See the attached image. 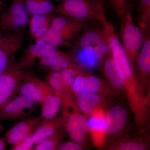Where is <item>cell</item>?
Segmentation results:
<instances>
[{"label":"cell","mask_w":150,"mask_h":150,"mask_svg":"<svg viewBox=\"0 0 150 150\" xmlns=\"http://www.w3.org/2000/svg\"><path fill=\"white\" fill-rule=\"evenodd\" d=\"M78 46L81 49L92 53L99 61L110 54L102 29L91 30L83 33L79 39Z\"/></svg>","instance_id":"52a82bcc"},{"label":"cell","mask_w":150,"mask_h":150,"mask_svg":"<svg viewBox=\"0 0 150 150\" xmlns=\"http://www.w3.org/2000/svg\"><path fill=\"white\" fill-rule=\"evenodd\" d=\"M6 147V142L4 138L0 137V150H4Z\"/></svg>","instance_id":"e575fe53"},{"label":"cell","mask_w":150,"mask_h":150,"mask_svg":"<svg viewBox=\"0 0 150 150\" xmlns=\"http://www.w3.org/2000/svg\"><path fill=\"white\" fill-rule=\"evenodd\" d=\"M5 130V127L4 126H3L2 124H1V121H0V134L3 131Z\"/></svg>","instance_id":"d590c367"},{"label":"cell","mask_w":150,"mask_h":150,"mask_svg":"<svg viewBox=\"0 0 150 150\" xmlns=\"http://www.w3.org/2000/svg\"><path fill=\"white\" fill-rule=\"evenodd\" d=\"M136 62L141 79L144 80L149 77L150 74V38L149 33L144 34L143 43Z\"/></svg>","instance_id":"ffe728a7"},{"label":"cell","mask_w":150,"mask_h":150,"mask_svg":"<svg viewBox=\"0 0 150 150\" xmlns=\"http://www.w3.org/2000/svg\"><path fill=\"white\" fill-rule=\"evenodd\" d=\"M114 59L123 72L125 79L124 91L134 115L135 123L142 130L148 124L149 109L148 101L139 79L134 72L133 65L124 52L117 53Z\"/></svg>","instance_id":"6da1fadb"},{"label":"cell","mask_w":150,"mask_h":150,"mask_svg":"<svg viewBox=\"0 0 150 150\" xmlns=\"http://www.w3.org/2000/svg\"><path fill=\"white\" fill-rule=\"evenodd\" d=\"M103 6L98 0H64L54 11L73 21L86 23L98 20Z\"/></svg>","instance_id":"7a4b0ae2"},{"label":"cell","mask_w":150,"mask_h":150,"mask_svg":"<svg viewBox=\"0 0 150 150\" xmlns=\"http://www.w3.org/2000/svg\"><path fill=\"white\" fill-rule=\"evenodd\" d=\"M106 58L103 67L105 77L114 88L123 91L125 79L123 72L115 59L110 54Z\"/></svg>","instance_id":"d6986e66"},{"label":"cell","mask_w":150,"mask_h":150,"mask_svg":"<svg viewBox=\"0 0 150 150\" xmlns=\"http://www.w3.org/2000/svg\"><path fill=\"white\" fill-rule=\"evenodd\" d=\"M65 127L72 141L81 145L84 144L88 131L87 119L79 109L67 113Z\"/></svg>","instance_id":"8fae6325"},{"label":"cell","mask_w":150,"mask_h":150,"mask_svg":"<svg viewBox=\"0 0 150 150\" xmlns=\"http://www.w3.org/2000/svg\"><path fill=\"white\" fill-rule=\"evenodd\" d=\"M82 71L81 67L74 63L60 71L65 86L72 93L73 86L75 79Z\"/></svg>","instance_id":"484cf974"},{"label":"cell","mask_w":150,"mask_h":150,"mask_svg":"<svg viewBox=\"0 0 150 150\" xmlns=\"http://www.w3.org/2000/svg\"><path fill=\"white\" fill-rule=\"evenodd\" d=\"M86 77L83 71L77 76L72 87V91L74 96L76 97L82 94L86 93Z\"/></svg>","instance_id":"4dcf8cb0"},{"label":"cell","mask_w":150,"mask_h":150,"mask_svg":"<svg viewBox=\"0 0 150 150\" xmlns=\"http://www.w3.org/2000/svg\"><path fill=\"white\" fill-rule=\"evenodd\" d=\"M24 74L13 62L0 74V108L16 96Z\"/></svg>","instance_id":"5b68a950"},{"label":"cell","mask_w":150,"mask_h":150,"mask_svg":"<svg viewBox=\"0 0 150 150\" xmlns=\"http://www.w3.org/2000/svg\"><path fill=\"white\" fill-rule=\"evenodd\" d=\"M83 149L82 145L78 144L74 141L62 143L58 147L57 150H81Z\"/></svg>","instance_id":"836d02e7"},{"label":"cell","mask_w":150,"mask_h":150,"mask_svg":"<svg viewBox=\"0 0 150 150\" xmlns=\"http://www.w3.org/2000/svg\"><path fill=\"white\" fill-rule=\"evenodd\" d=\"M2 37L0 35V42H1V40Z\"/></svg>","instance_id":"74e56055"},{"label":"cell","mask_w":150,"mask_h":150,"mask_svg":"<svg viewBox=\"0 0 150 150\" xmlns=\"http://www.w3.org/2000/svg\"><path fill=\"white\" fill-rule=\"evenodd\" d=\"M67 115V113L63 112L59 116L42 122L32 134L33 139L35 145L64 128Z\"/></svg>","instance_id":"e0dca14e"},{"label":"cell","mask_w":150,"mask_h":150,"mask_svg":"<svg viewBox=\"0 0 150 150\" xmlns=\"http://www.w3.org/2000/svg\"><path fill=\"white\" fill-rule=\"evenodd\" d=\"M23 40V35L20 31L10 32L2 37L0 42V74L14 62Z\"/></svg>","instance_id":"ba28073f"},{"label":"cell","mask_w":150,"mask_h":150,"mask_svg":"<svg viewBox=\"0 0 150 150\" xmlns=\"http://www.w3.org/2000/svg\"><path fill=\"white\" fill-rule=\"evenodd\" d=\"M126 109L120 105H115L106 112L105 130L106 135H118L125 128L127 121Z\"/></svg>","instance_id":"2e32d148"},{"label":"cell","mask_w":150,"mask_h":150,"mask_svg":"<svg viewBox=\"0 0 150 150\" xmlns=\"http://www.w3.org/2000/svg\"><path fill=\"white\" fill-rule=\"evenodd\" d=\"M45 81L62 100L63 112L68 113L70 109H78L74 95L65 86L60 72H48Z\"/></svg>","instance_id":"9c48e42d"},{"label":"cell","mask_w":150,"mask_h":150,"mask_svg":"<svg viewBox=\"0 0 150 150\" xmlns=\"http://www.w3.org/2000/svg\"><path fill=\"white\" fill-rule=\"evenodd\" d=\"M53 16L51 13L31 16L29 20V33L34 40H40L51 26Z\"/></svg>","instance_id":"44dd1931"},{"label":"cell","mask_w":150,"mask_h":150,"mask_svg":"<svg viewBox=\"0 0 150 150\" xmlns=\"http://www.w3.org/2000/svg\"><path fill=\"white\" fill-rule=\"evenodd\" d=\"M38 103L28 97L18 95L0 108V121H17L31 117Z\"/></svg>","instance_id":"277c9868"},{"label":"cell","mask_w":150,"mask_h":150,"mask_svg":"<svg viewBox=\"0 0 150 150\" xmlns=\"http://www.w3.org/2000/svg\"><path fill=\"white\" fill-rule=\"evenodd\" d=\"M29 14L23 0H13L7 11L0 18V26L3 29L20 31L29 23Z\"/></svg>","instance_id":"8992f818"},{"label":"cell","mask_w":150,"mask_h":150,"mask_svg":"<svg viewBox=\"0 0 150 150\" xmlns=\"http://www.w3.org/2000/svg\"><path fill=\"white\" fill-rule=\"evenodd\" d=\"M65 52L55 50L44 54L38 62V64L48 71L59 61Z\"/></svg>","instance_id":"4316f807"},{"label":"cell","mask_w":150,"mask_h":150,"mask_svg":"<svg viewBox=\"0 0 150 150\" xmlns=\"http://www.w3.org/2000/svg\"><path fill=\"white\" fill-rule=\"evenodd\" d=\"M120 25L121 44L133 66L142 47L144 34L139 27L134 23L132 14L128 9Z\"/></svg>","instance_id":"3957f363"},{"label":"cell","mask_w":150,"mask_h":150,"mask_svg":"<svg viewBox=\"0 0 150 150\" xmlns=\"http://www.w3.org/2000/svg\"><path fill=\"white\" fill-rule=\"evenodd\" d=\"M86 24L73 28L57 30L50 27L41 38L46 43L58 47L67 44L84 30Z\"/></svg>","instance_id":"ac0fdd59"},{"label":"cell","mask_w":150,"mask_h":150,"mask_svg":"<svg viewBox=\"0 0 150 150\" xmlns=\"http://www.w3.org/2000/svg\"><path fill=\"white\" fill-rule=\"evenodd\" d=\"M55 50H57L56 46L41 39L35 40V43L30 44L25 49L20 59L15 63L16 66L19 69L24 70L32 67L47 52Z\"/></svg>","instance_id":"7c38bea8"},{"label":"cell","mask_w":150,"mask_h":150,"mask_svg":"<svg viewBox=\"0 0 150 150\" xmlns=\"http://www.w3.org/2000/svg\"><path fill=\"white\" fill-rule=\"evenodd\" d=\"M86 89L87 93L97 94L105 93L103 82L99 78L94 75H86Z\"/></svg>","instance_id":"f1b7e54d"},{"label":"cell","mask_w":150,"mask_h":150,"mask_svg":"<svg viewBox=\"0 0 150 150\" xmlns=\"http://www.w3.org/2000/svg\"><path fill=\"white\" fill-rule=\"evenodd\" d=\"M138 25L143 34L149 33L150 27V0H136Z\"/></svg>","instance_id":"603a6c76"},{"label":"cell","mask_w":150,"mask_h":150,"mask_svg":"<svg viewBox=\"0 0 150 150\" xmlns=\"http://www.w3.org/2000/svg\"><path fill=\"white\" fill-rule=\"evenodd\" d=\"M52 1H64V0H52Z\"/></svg>","instance_id":"8d00e7d4"},{"label":"cell","mask_w":150,"mask_h":150,"mask_svg":"<svg viewBox=\"0 0 150 150\" xmlns=\"http://www.w3.org/2000/svg\"><path fill=\"white\" fill-rule=\"evenodd\" d=\"M42 122L40 115L18 121L6 132L4 139L8 144L14 146L32 135Z\"/></svg>","instance_id":"30bf717a"},{"label":"cell","mask_w":150,"mask_h":150,"mask_svg":"<svg viewBox=\"0 0 150 150\" xmlns=\"http://www.w3.org/2000/svg\"><path fill=\"white\" fill-rule=\"evenodd\" d=\"M35 144L33 139L32 134L30 135L24 139L22 140L14 146H11V150H33Z\"/></svg>","instance_id":"d6a6232c"},{"label":"cell","mask_w":150,"mask_h":150,"mask_svg":"<svg viewBox=\"0 0 150 150\" xmlns=\"http://www.w3.org/2000/svg\"><path fill=\"white\" fill-rule=\"evenodd\" d=\"M146 146L144 143L131 140L121 142L116 145H114L110 149L118 150H145L146 149Z\"/></svg>","instance_id":"f546056e"},{"label":"cell","mask_w":150,"mask_h":150,"mask_svg":"<svg viewBox=\"0 0 150 150\" xmlns=\"http://www.w3.org/2000/svg\"><path fill=\"white\" fill-rule=\"evenodd\" d=\"M78 52L76 59L81 66L88 69H92L97 67L99 60L92 53L80 49Z\"/></svg>","instance_id":"83f0119b"},{"label":"cell","mask_w":150,"mask_h":150,"mask_svg":"<svg viewBox=\"0 0 150 150\" xmlns=\"http://www.w3.org/2000/svg\"><path fill=\"white\" fill-rule=\"evenodd\" d=\"M106 115V112L99 107L94 110L87 119L88 131L94 144L98 148L102 147L106 137L105 130Z\"/></svg>","instance_id":"4fadbf2b"},{"label":"cell","mask_w":150,"mask_h":150,"mask_svg":"<svg viewBox=\"0 0 150 150\" xmlns=\"http://www.w3.org/2000/svg\"><path fill=\"white\" fill-rule=\"evenodd\" d=\"M112 8L119 18L120 23L122 21L127 8L126 0H110Z\"/></svg>","instance_id":"1f68e13d"},{"label":"cell","mask_w":150,"mask_h":150,"mask_svg":"<svg viewBox=\"0 0 150 150\" xmlns=\"http://www.w3.org/2000/svg\"><path fill=\"white\" fill-rule=\"evenodd\" d=\"M28 14L30 16L37 14L51 13L55 6L47 0H23Z\"/></svg>","instance_id":"cb8c5ba5"},{"label":"cell","mask_w":150,"mask_h":150,"mask_svg":"<svg viewBox=\"0 0 150 150\" xmlns=\"http://www.w3.org/2000/svg\"><path fill=\"white\" fill-rule=\"evenodd\" d=\"M63 129L59 130L57 133L51 137L36 144L33 147V150H57L58 147L62 143V140L64 137V133L63 131Z\"/></svg>","instance_id":"d4e9b609"},{"label":"cell","mask_w":150,"mask_h":150,"mask_svg":"<svg viewBox=\"0 0 150 150\" xmlns=\"http://www.w3.org/2000/svg\"><path fill=\"white\" fill-rule=\"evenodd\" d=\"M78 109L86 115H89L102 102V98L99 94L86 93L76 97Z\"/></svg>","instance_id":"7402d4cb"},{"label":"cell","mask_w":150,"mask_h":150,"mask_svg":"<svg viewBox=\"0 0 150 150\" xmlns=\"http://www.w3.org/2000/svg\"><path fill=\"white\" fill-rule=\"evenodd\" d=\"M44 81L35 76L25 72L24 76L19 85L18 94L28 97L41 104L44 97L43 86Z\"/></svg>","instance_id":"5bb4252c"},{"label":"cell","mask_w":150,"mask_h":150,"mask_svg":"<svg viewBox=\"0 0 150 150\" xmlns=\"http://www.w3.org/2000/svg\"><path fill=\"white\" fill-rule=\"evenodd\" d=\"M44 97L41 103L42 122L51 120L57 116L62 107V100L44 81L43 86Z\"/></svg>","instance_id":"9a60e30c"}]
</instances>
